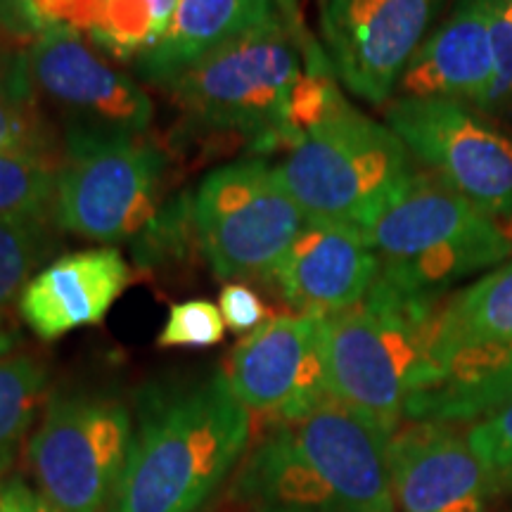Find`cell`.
Instances as JSON below:
<instances>
[{
    "label": "cell",
    "instance_id": "cell-12",
    "mask_svg": "<svg viewBox=\"0 0 512 512\" xmlns=\"http://www.w3.org/2000/svg\"><path fill=\"white\" fill-rule=\"evenodd\" d=\"M24 60L36 98L69 117V126L145 136L155 119L150 95L76 31L38 36L24 50Z\"/></svg>",
    "mask_w": 512,
    "mask_h": 512
},
{
    "label": "cell",
    "instance_id": "cell-19",
    "mask_svg": "<svg viewBox=\"0 0 512 512\" xmlns=\"http://www.w3.org/2000/svg\"><path fill=\"white\" fill-rule=\"evenodd\" d=\"M275 17L273 0H178L166 34L136 69L145 81L164 88L202 57Z\"/></svg>",
    "mask_w": 512,
    "mask_h": 512
},
{
    "label": "cell",
    "instance_id": "cell-9",
    "mask_svg": "<svg viewBox=\"0 0 512 512\" xmlns=\"http://www.w3.org/2000/svg\"><path fill=\"white\" fill-rule=\"evenodd\" d=\"M197 242L219 278H271L306 216L264 159L211 171L192 195Z\"/></svg>",
    "mask_w": 512,
    "mask_h": 512
},
{
    "label": "cell",
    "instance_id": "cell-15",
    "mask_svg": "<svg viewBox=\"0 0 512 512\" xmlns=\"http://www.w3.org/2000/svg\"><path fill=\"white\" fill-rule=\"evenodd\" d=\"M396 512H486L498 494L489 467L453 425L411 422L389 441Z\"/></svg>",
    "mask_w": 512,
    "mask_h": 512
},
{
    "label": "cell",
    "instance_id": "cell-13",
    "mask_svg": "<svg viewBox=\"0 0 512 512\" xmlns=\"http://www.w3.org/2000/svg\"><path fill=\"white\" fill-rule=\"evenodd\" d=\"M441 0H323L332 72L351 93L384 105L427 38Z\"/></svg>",
    "mask_w": 512,
    "mask_h": 512
},
{
    "label": "cell",
    "instance_id": "cell-8",
    "mask_svg": "<svg viewBox=\"0 0 512 512\" xmlns=\"http://www.w3.org/2000/svg\"><path fill=\"white\" fill-rule=\"evenodd\" d=\"M133 439L131 411L105 394L57 392L27 441L36 491L57 512H107Z\"/></svg>",
    "mask_w": 512,
    "mask_h": 512
},
{
    "label": "cell",
    "instance_id": "cell-5",
    "mask_svg": "<svg viewBox=\"0 0 512 512\" xmlns=\"http://www.w3.org/2000/svg\"><path fill=\"white\" fill-rule=\"evenodd\" d=\"M304 74L299 38L275 17L202 57L164 86L188 124L285 147L290 98Z\"/></svg>",
    "mask_w": 512,
    "mask_h": 512
},
{
    "label": "cell",
    "instance_id": "cell-21",
    "mask_svg": "<svg viewBox=\"0 0 512 512\" xmlns=\"http://www.w3.org/2000/svg\"><path fill=\"white\" fill-rule=\"evenodd\" d=\"M46 394L48 370L38 358L19 347L0 356V482L17 463Z\"/></svg>",
    "mask_w": 512,
    "mask_h": 512
},
{
    "label": "cell",
    "instance_id": "cell-25",
    "mask_svg": "<svg viewBox=\"0 0 512 512\" xmlns=\"http://www.w3.org/2000/svg\"><path fill=\"white\" fill-rule=\"evenodd\" d=\"M98 8L100 0H0V31L27 46L53 29L91 36Z\"/></svg>",
    "mask_w": 512,
    "mask_h": 512
},
{
    "label": "cell",
    "instance_id": "cell-29",
    "mask_svg": "<svg viewBox=\"0 0 512 512\" xmlns=\"http://www.w3.org/2000/svg\"><path fill=\"white\" fill-rule=\"evenodd\" d=\"M486 12L496 64L494 93L486 107H498L512 100V0H486Z\"/></svg>",
    "mask_w": 512,
    "mask_h": 512
},
{
    "label": "cell",
    "instance_id": "cell-14",
    "mask_svg": "<svg viewBox=\"0 0 512 512\" xmlns=\"http://www.w3.org/2000/svg\"><path fill=\"white\" fill-rule=\"evenodd\" d=\"M283 425L347 512H396L389 477L392 434L384 427L332 396Z\"/></svg>",
    "mask_w": 512,
    "mask_h": 512
},
{
    "label": "cell",
    "instance_id": "cell-3",
    "mask_svg": "<svg viewBox=\"0 0 512 512\" xmlns=\"http://www.w3.org/2000/svg\"><path fill=\"white\" fill-rule=\"evenodd\" d=\"M363 235L380 264L377 278L425 297H446L460 280L512 256L505 221L467 202L430 169H415Z\"/></svg>",
    "mask_w": 512,
    "mask_h": 512
},
{
    "label": "cell",
    "instance_id": "cell-6",
    "mask_svg": "<svg viewBox=\"0 0 512 512\" xmlns=\"http://www.w3.org/2000/svg\"><path fill=\"white\" fill-rule=\"evenodd\" d=\"M434 363L437 380L403 422L475 425L512 399V256L444 299Z\"/></svg>",
    "mask_w": 512,
    "mask_h": 512
},
{
    "label": "cell",
    "instance_id": "cell-24",
    "mask_svg": "<svg viewBox=\"0 0 512 512\" xmlns=\"http://www.w3.org/2000/svg\"><path fill=\"white\" fill-rule=\"evenodd\" d=\"M53 226L55 221L43 219L0 221V328L38 266L57 247Z\"/></svg>",
    "mask_w": 512,
    "mask_h": 512
},
{
    "label": "cell",
    "instance_id": "cell-7",
    "mask_svg": "<svg viewBox=\"0 0 512 512\" xmlns=\"http://www.w3.org/2000/svg\"><path fill=\"white\" fill-rule=\"evenodd\" d=\"M166 159L145 136L67 126L55 226L93 242L138 238L159 214Z\"/></svg>",
    "mask_w": 512,
    "mask_h": 512
},
{
    "label": "cell",
    "instance_id": "cell-30",
    "mask_svg": "<svg viewBox=\"0 0 512 512\" xmlns=\"http://www.w3.org/2000/svg\"><path fill=\"white\" fill-rule=\"evenodd\" d=\"M221 316L226 320V328L238 332H254L259 325L266 323V306L252 287L242 283H228L219 297Z\"/></svg>",
    "mask_w": 512,
    "mask_h": 512
},
{
    "label": "cell",
    "instance_id": "cell-23",
    "mask_svg": "<svg viewBox=\"0 0 512 512\" xmlns=\"http://www.w3.org/2000/svg\"><path fill=\"white\" fill-rule=\"evenodd\" d=\"M62 155H0V221H55V190Z\"/></svg>",
    "mask_w": 512,
    "mask_h": 512
},
{
    "label": "cell",
    "instance_id": "cell-11",
    "mask_svg": "<svg viewBox=\"0 0 512 512\" xmlns=\"http://www.w3.org/2000/svg\"><path fill=\"white\" fill-rule=\"evenodd\" d=\"M223 375L249 415L294 422L330 396L323 358V318H268L230 351Z\"/></svg>",
    "mask_w": 512,
    "mask_h": 512
},
{
    "label": "cell",
    "instance_id": "cell-16",
    "mask_svg": "<svg viewBox=\"0 0 512 512\" xmlns=\"http://www.w3.org/2000/svg\"><path fill=\"white\" fill-rule=\"evenodd\" d=\"M380 264L361 228L306 221L271 280L297 313L332 316L370 292Z\"/></svg>",
    "mask_w": 512,
    "mask_h": 512
},
{
    "label": "cell",
    "instance_id": "cell-33",
    "mask_svg": "<svg viewBox=\"0 0 512 512\" xmlns=\"http://www.w3.org/2000/svg\"><path fill=\"white\" fill-rule=\"evenodd\" d=\"M275 3V10H278V15L283 17V22L290 27L294 34L299 38V46H302V53L309 46H313V38L309 31L304 27V17H302V5H299V0H273Z\"/></svg>",
    "mask_w": 512,
    "mask_h": 512
},
{
    "label": "cell",
    "instance_id": "cell-31",
    "mask_svg": "<svg viewBox=\"0 0 512 512\" xmlns=\"http://www.w3.org/2000/svg\"><path fill=\"white\" fill-rule=\"evenodd\" d=\"M0 512H57L46 498L22 477H5L0 482Z\"/></svg>",
    "mask_w": 512,
    "mask_h": 512
},
{
    "label": "cell",
    "instance_id": "cell-32",
    "mask_svg": "<svg viewBox=\"0 0 512 512\" xmlns=\"http://www.w3.org/2000/svg\"><path fill=\"white\" fill-rule=\"evenodd\" d=\"M17 91H34L29 81L27 60H24V53L0 50V93Z\"/></svg>",
    "mask_w": 512,
    "mask_h": 512
},
{
    "label": "cell",
    "instance_id": "cell-28",
    "mask_svg": "<svg viewBox=\"0 0 512 512\" xmlns=\"http://www.w3.org/2000/svg\"><path fill=\"white\" fill-rule=\"evenodd\" d=\"M465 434L477 456L494 475L498 494L512 491V399L489 418L467 427Z\"/></svg>",
    "mask_w": 512,
    "mask_h": 512
},
{
    "label": "cell",
    "instance_id": "cell-4",
    "mask_svg": "<svg viewBox=\"0 0 512 512\" xmlns=\"http://www.w3.org/2000/svg\"><path fill=\"white\" fill-rule=\"evenodd\" d=\"M275 169L306 221L366 230L408 183L415 166L392 128L356 110L342 95L287 147Z\"/></svg>",
    "mask_w": 512,
    "mask_h": 512
},
{
    "label": "cell",
    "instance_id": "cell-10",
    "mask_svg": "<svg viewBox=\"0 0 512 512\" xmlns=\"http://www.w3.org/2000/svg\"><path fill=\"white\" fill-rule=\"evenodd\" d=\"M384 119L432 174L494 219H512V138L441 98H396Z\"/></svg>",
    "mask_w": 512,
    "mask_h": 512
},
{
    "label": "cell",
    "instance_id": "cell-17",
    "mask_svg": "<svg viewBox=\"0 0 512 512\" xmlns=\"http://www.w3.org/2000/svg\"><path fill=\"white\" fill-rule=\"evenodd\" d=\"M131 283V268L117 247L57 256L19 294V316L43 342L98 325Z\"/></svg>",
    "mask_w": 512,
    "mask_h": 512
},
{
    "label": "cell",
    "instance_id": "cell-18",
    "mask_svg": "<svg viewBox=\"0 0 512 512\" xmlns=\"http://www.w3.org/2000/svg\"><path fill=\"white\" fill-rule=\"evenodd\" d=\"M496 64L486 0H458L403 69L399 98H441L486 107L494 93Z\"/></svg>",
    "mask_w": 512,
    "mask_h": 512
},
{
    "label": "cell",
    "instance_id": "cell-2",
    "mask_svg": "<svg viewBox=\"0 0 512 512\" xmlns=\"http://www.w3.org/2000/svg\"><path fill=\"white\" fill-rule=\"evenodd\" d=\"M446 297L401 292L377 278L363 302L325 316L323 358L332 399L389 434L399 430L408 403L437 380L434 337Z\"/></svg>",
    "mask_w": 512,
    "mask_h": 512
},
{
    "label": "cell",
    "instance_id": "cell-20",
    "mask_svg": "<svg viewBox=\"0 0 512 512\" xmlns=\"http://www.w3.org/2000/svg\"><path fill=\"white\" fill-rule=\"evenodd\" d=\"M230 491L249 512H347L294 446L283 422H268L245 453Z\"/></svg>",
    "mask_w": 512,
    "mask_h": 512
},
{
    "label": "cell",
    "instance_id": "cell-22",
    "mask_svg": "<svg viewBox=\"0 0 512 512\" xmlns=\"http://www.w3.org/2000/svg\"><path fill=\"white\" fill-rule=\"evenodd\" d=\"M178 0H100L93 46L114 60L138 62L169 29Z\"/></svg>",
    "mask_w": 512,
    "mask_h": 512
},
{
    "label": "cell",
    "instance_id": "cell-26",
    "mask_svg": "<svg viewBox=\"0 0 512 512\" xmlns=\"http://www.w3.org/2000/svg\"><path fill=\"white\" fill-rule=\"evenodd\" d=\"M17 152H57L55 133L43 117L34 91L0 93V155Z\"/></svg>",
    "mask_w": 512,
    "mask_h": 512
},
{
    "label": "cell",
    "instance_id": "cell-27",
    "mask_svg": "<svg viewBox=\"0 0 512 512\" xmlns=\"http://www.w3.org/2000/svg\"><path fill=\"white\" fill-rule=\"evenodd\" d=\"M226 337V320L221 309L207 299H190L169 309L166 325L159 332L157 347L162 349H204Z\"/></svg>",
    "mask_w": 512,
    "mask_h": 512
},
{
    "label": "cell",
    "instance_id": "cell-1",
    "mask_svg": "<svg viewBox=\"0 0 512 512\" xmlns=\"http://www.w3.org/2000/svg\"><path fill=\"white\" fill-rule=\"evenodd\" d=\"M252 415L226 375L140 396L138 425L107 512H200L245 458Z\"/></svg>",
    "mask_w": 512,
    "mask_h": 512
}]
</instances>
